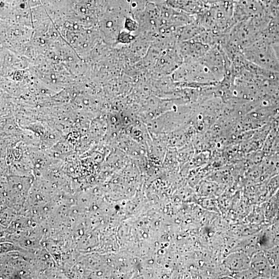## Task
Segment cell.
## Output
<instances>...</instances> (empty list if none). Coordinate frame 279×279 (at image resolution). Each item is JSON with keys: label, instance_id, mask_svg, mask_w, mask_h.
Returning a JSON list of instances; mask_svg holds the SVG:
<instances>
[{"label": "cell", "instance_id": "6da1fadb", "mask_svg": "<svg viewBox=\"0 0 279 279\" xmlns=\"http://www.w3.org/2000/svg\"><path fill=\"white\" fill-rule=\"evenodd\" d=\"M130 32L128 31H122L119 33L117 36V41L119 43L127 44L131 43L134 38Z\"/></svg>", "mask_w": 279, "mask_h": 279}, {"label": "cell", "instance_id": "7a4b0ae2", "mask_svg": "<svg viewBox=\"0 0 279 279\" xmlns=\"http://www.w3.org/2000/svg\"><path fill=\"white\" fill-rule=\"evenodd\" d=\"M139 27V25L137 23L133 21L130 18H127L125 21L124 28L127 31L129 32L135 31Z\"/></svg>", "mask_w": 279, "mask_h": 279}]
</instances>
